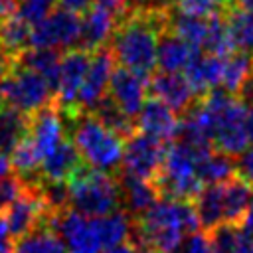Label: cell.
<instances>
[{"label": "cell", "instance_id": "obj_16", "mask_svg": "<svg viewBox=\"0 0 253 253\" xmlns=\"http://www.w3.org/2000/svg\"><path fill=\"white\" fill-rule=\"evenodd\" d=\"M198 51H200L198 47H194L192 43H188L186 40H182L178 34H174L164 26L158 34V43H156V67L160 71L182 73Z\"/></svg>", "mask_w": 253, "mask_h": 253}, {"label": "cell", "instance_id": "obj_3", "mask_svg": "<svg viewBox=\"0 0 253 253\" xmlns=\"http://www.w3.org/2000/svg\"><path fill=\"white\" fill-rule=\"evenodd\" d=\"M65 134L75 144L81 160L97 170L117 174L121 170L125 140L107 128L93 113L87 111H61Z\"/></svg>", "mask_w": 253, "mask_h": 253}, {"label": "cell", "instance_id": "obj_11", "mask_svg": "<svg viewBox=\"0 0 253 253\" xmlns=\"http://www.w3.org/2000/svg\"><path fill=\"white\" fill-rule=\"evenodd\" d=\"M89 59H91V51L81 49V47H73V49H67L65 53H61L57 83H55V91H53V101L57 103V107L61 111L77 109L75 101H77L79 87H81L87 67H89Z\"/></svg>", "mask_w": 253, "mask_h": 253}, {"label": "cell", "instance_id": "obj_47", "mask_svg": "<svg viewBox=\"0 0 253 253\" xmlns=\"http://www.w3.org/2000/svg\"><path fill=\"white\" fill-rule=\"evenodd\" d=\"M103 253H138V251H136L134 243L130 239H126V241H121V243H117L113 247H107Z\"/></svg>", "mask_w": 253, "mask_h": 253}, {"label": "cell", "instance_id": "obj_27", "mask_svg": "<svg viewBox=\"0 0 253 253\" xmlns=\"http://www.w3.org/2000/svg\"><path fill=\"white\" fill-rule=\"evenodd\" d=\"M95 227L101 239V247L107 249L128 239L132 229V215L126 210H115L107 215L95 217Z\"/></svg>", "mask_w": 253, "mask_h": 253}, {"label": "cell", "instance_id": "obj_14", "mask_svg": "<svg viewBox=\"0 0 253 253\" xmlns=\"http://www.w3.org/2000/svg\"><path fill=\"white\" fill-rule=\"evenodd\" d=\"M134 126L138 132L170 142L174 140L176 130H178V115L158 97L148 95L134 119Z\"/></svg>", "mask_w": 253, "mask_h": 253}, {"label": "cell", "instance_id": "obj_43", "mask_svg": "<svg viewBox=\"0 0 253 253\" xmlns=\"http://www.w3.org/2000/svg\"><path fill=\"white\" fill-rule=\"evenodd\" d=\"M233 253H253V235L239 231V233H237V243H235Z\"/></svg>", "mask_w": 253, "mask_h": 253}, {"label": "cell", "instance_id": "obj_36", "mask_svg": "<svg viewBox=\"0 0 253 253\" xmlns=\"http://www.w3.org/2000/svg\"><path fill=\"white\" fill-rule=\"evenodd\" d=\"M26 190V180L18 174H6L0 176V213H4Z\"/></svg>", "mask_w": 253, "mask_h": 253}, {"label": "cell", "instance_id": "obj_35", "mask_svg": "<svg viewBox=\"0 0 253 253\" xmlns=\"http://www.w3.org/2000/svg\"><path fill=\"white\" fill-rule=\"evenodd\" d=\"M57 6V0H20L18 4V16L28 22L30 26L42 22L45 16H49Z\"/></svg>", "mask_w": 253, "mask_h": 253}, {"label": "cell", "instance_id": "obj_26", "mask_svg": "<svg viewBox=\"0 0 253 253\" xmlns=\"http://www.w3.org/2000/svg\"><path fill=\"white\" fill-rule=\"evenodd\" d=\"M196 174L202 184H221L227 178L235 176V158L211 148L198 158Z\"/></svg>", "mask_w": 253, "mask_h": 253}, {"label": "cell", "instance_id": "obj_51", "mask_svg": "<svg viewBox=\"0 0 253 253\" xmlns=\"http://www.w3.org/2000/svg\"><path fill=\"white\" fill-rule=\"evenodd\" d=\"M233 4H235V6H239V8H243V10H247V12H251V14H253V0H233Z\"/></svg>", "mask_w": 253, "mask_h": 253}, {"label": "cell", "instance_id": "obj_15", "mask_svg": "<svg viewBox=\"0 0 253 253\" xmlns=\"http://www.w3.org/2000/svg\"><path fill=\"white\" fill-rule=\"evenodd\" d=\"M81 14H83L81 16V36H79L77 47L95 51V49L107 45L115 32L117 16L111 10H107L95 2Z\"/></svg>", "mask_w": 253, "mask_h": 253}, {"label": "cell", "instance_id": "obj_52", "mask_svg": "<svg viewBox=\"0 0 253 253\" xmlns=\"http://www.w3.org/2000/svg\"><path fill=\"white\" fill-rule=\"evenodd\" d=\"M213 4H215V8H225L227 4H231L233 0H211Z\"/></svg>", "mask_w": 253, "mask_h": 253}, {"label": "cell", "instance_id": "obj_2", "mask_svg": "<svg viewBox=\"0 0 253 253\" xmlns=\"http://www.w3.org/2000/svg\"><path fill=\"white\" fill-rule=\"evenodd\" d=\"M198 229L200 221L190 200L162 198L132 217L128 239L148 253H170L186 233Z\"/></svg>", "mask_w": 253, "mask_h": 253}, {"label": "cell", "instance_id": "obj_49", "mask_svg": "<svg viewBox=\"0 0 253 253\" xmlns=\"http://www.w3.org/2000/svg\"><path fill=\"white\" fill-rule=\"evenodd\" d=\"M12 172V162H10V156L6 152L0 150V176H6Z\"/></svg>", "mask_w": 253, "mask_h": 253}, {"label": "cell", "instance_id": "obj_39", "mask_svg": "<svg viewBox=\"0 0 253 253\" xmlns=\"http://www.w3.org/2000/svg\"><path fill=\"white\" fill-rule=\"evenodd\" d=\"M176 6L182 12H188V14H194V16H208L213 10H217L211 0H178Z\"/></svg>", "mask_w": 253, "mask_h": 253}, {"label": "cell", "instance_id": "obj_46", "mask_svg": "<svg viewBox=\"0 0 253 253\" xmlns=\"http://www.w3.org/2000/svg\"><path fill=\"white\" fill-rule=\"evenodd\" d=\"M20 0H0V20H6L10 16H16Z\"/></svg>", "mask_w": 253, "mask_h": 253}, {"label": "cell", "instance_id": "obj_20", "mask_svg": "<svg viewBox=\"0 0 253 253\" xmlns=\"http://www.w3.org/2000/svg\"><path fill=\"white\" fill-rule=\"evenodd\" d=\"M59 61H61V51L53 49V47H32V45H28L26 49H22L16 55V65L40 73L49 83L51 91H55Z\"/></svg>", "mask_w": 253, "mask_h": 253}, {"label": "cell", "instance_id": "obj_13", "mask_svg": "<svg viewBox=\"0 0 253 253\" xmlns=\"http://www.w3.org/2000/svg\"><path fill=\"white\" fill-rule=\"evenodd\" d=\"M148 91L152 97H158L162 103H166L178 117L188 113L194 103L200 99L192 91L190 83L182 73H170V71H154L148 77Z\"/></svg>", "mask_w": 253, "mask_h": 253}, {"label": "cell", "instance_id": "obj_37", "mask_svg": "<svg viewBox=\"0 0 253 253\" xmlns=\"http://www.w3.org/2000/svg\"><path fill=\"white\" fill-rule=\"evenodd\" d=\"M210 251V237L204 231H192L182 237V241L170 253H208Z\"/></svg>", "mask_w": 253, "mask_h": 253}, {"label": "cell", "instance_id": "obj_19", "mask_svg": "<svg viewBox=\"0 0 253 253\" xmlns=\"http://www.w3.org/2000/svg\"><path fill=\"white\" fill-rule=\"evenodd\" d=\"M81 162L83 160H81L75 144L65 136L51 152H47L42 158L40 176L43 180H67Z\"/></svg>", "mask_w": 253, "mask_h": 253}, {"label": "cell", "instance_id": "obj_32", "mask_svg": "<svg viewBox=\"0 0 253 253\" xmlns=\"http://www.w3.org/2000/svg\"><path fill=\"white\" fill-rule=\"evenodd\" d=\"M30 32L32 26L24 22L18 14L0 20V47L16 57L22 49L30 45Z\"/></svg>", "mask_w": 253, "mask_h": 253}, {"label": "cell", "instance_id": "obj_30", "mask_svg": "<svg viewBox=\"0 0 253 253\" xmlns=\"http://www.w3.org/2000/svg\"><path fill=\"white\" fill-rule=\"evenodd\" d=\"M206 18H208V26H206L202 51L225 57L227 53L233 51V45H231V40H229V32H227V24H225L223 12L217 8L211 14H208Z\"/></svg>", "mask_w": 253, "mask_h": 253}, {"label": "cell", "instance_id": "obj_22", "mask_svg": "<svg viewBox=\"0 0 253 253\" xmlns=\"http://www.w3.org/2000/svg\"><path fill=\"white\" fill-rule=\"evenodd\" d=\"M219 10L223 12L233 49L253 55V14L235 6L233 2Z\"/></svg>", "mask_w": 253, "mask_h": 253}, {"label": "cell", "instance_id": "obj_33", "mask_svg": "<svg viewBox=\"0 0 253 253\" xmlns=\"http://www.w3.org/2000/svg\"><path fill=\"white\" fill-rule=\"evenodd\" d=\"M107 128H111L115 134H119L123 140H126L134 130H136V126H134V121L130 119V117H126L107 95L97 103V107L91 111Z\"/></svg>", "mask_w": 253, "mask_h": 253}, {"label": "cell", "instance_id": "obj_25", "mask_svg": "<svg viewBox=\"0 0 253 253\" xmlns=\"http://www.w3.org/2000/svg\"><path fill=\"white\" fill-rule=\"evenodd\" d=\"M223 186V223H233L239 227L241 217L251 202L253 190L237 176L221 182Z\"/></svg>", "mask_w": 253, "mask_h": 253}, {"label": "cell", "instance_id": "obj_1", "mask_svg": "<svg viewBox=\"0 0 253 253\" xmlns=\"http://www.w3.org/2000/svg\"><path fill=\"white\" fill-rule=\"evenodd\" d=\"M166 26V8L134 6L119 16L109 49L121 67L148 79L156 71L158 34Z\"/></svg>", "mask_w": 253, "mask_h": 253}, {"label": "cell", "instance_id": "obj_42", "mask_svg": "<svg viewBox=\"0 0 253 253\" xmlns=\"http://www.w3.org/2000/svg\"><path fill=\"white\" fill-rule=\"evenodd\" d=\"M16 67V57L12 53H8L6 49L0 47V81Z\"/></svg>", "mask_w": 253, "mask_h": 253}, {"label": "cell", "instance_id": "obj_17", "mask_svg": "<svg viewBox=\"0 0 253 253\" xmlns=\"http://www.w3.org/2000/svg\"><path fill=\"white\" fill-rule=\"evenodd\" d=\"M221 69H223V57L200 49L184 67L182 75L190 83L196 97H204L206 93L221 85Z\"/></svg>", "mask_w": 253, "mask_h": 253}, {"label": "cell", "instance_id": "obj_24", "mask_svg": "<svg viewBox=\"0 0 253 253\" xmlns=\"http://www.w3.org/2000/svg\"><path fill=\"white\" fill-rule=\"evenodd\" d=\"M30 132V115L0 105V150L10 154Z\"/></svg>", "mask_w": 253, "mask_h": 253}, {"label": "cell", "instance_id": "obj_23", "mask_svg": "<svg viewBox=\"0 0 253 253\" xmlns=\"http://www.w3.org/2000/svg\"><path fill=\"white\" fill-rule=\"evenodd\" d=\"M208 18L206 16H194L188 12H182L176 4L166 8V28L178 34L182 40L192 43L194 47L202 49L204 36H206Z\"/></svg>", "mask_w": 253, "mask_h": 253}, {"label": "cell", "instance_id": "obj_7", "mask_svg": "<svg viewBox=\"0 0 253 253\" xmlns=\"http://www.w3.org/2000/svg\"><path fill=\"white\" fill-rule=\"evenodd\" d=\"M79 36H81V14L67 8H57L42 22L32 26L30 45L67 51L77 47Z\"/></svg>", "mask_w": 253, "mask_h": 253}, {"label": "cell", "instance_id": "obj_8", "mask_svg": "<svg viewBox=\"0 0 253 253\" xmlns=\"http://www.w3.org/2000/svg\"><path fill=\"white\" fill-rule=\"evenodd\" d=\"M63 243L67 245L69 253H101V239L95 227V217H87L75 210H63L49 213L47 223Z\"/></svg>", "mask_w": 253, "mask_h": 253}, {"label": "cell", "instance_id": "obj_21", "mask_svg": "<svg viewBox=\"0 0 253 253\" xmlns=\"http://www.w3.org/2000/svg\"><path fill=\"white\" fill-rule=\"evenodd\" d=\"M194 210L200 221V227L213 229L223 223V186L221 184H204L194 196Z\"/></svg>", "mask_w": 253, "mask_h": 253}, {"label": "cell", "instance_id": "obj_40", "mask_svg": "<svg viewBox=\"0 0 253 253\" xmlns=\"http://www.w3.org/2000/svg\"><path fill=\"white\" fill-rule=\"evenodd\" d=\"M12 251H14V235L10 233L4 213H0V253H12Z\"/></svg>", "mask_w": 253, "mask_h": 253}, {"label": "cell", "instance_id": "obj_28", "mask_svg": "<svg viewBox=\"0 0 253 253\" xmlns=\"http://www.w3.org/2000/svg\"><path fill=\"white\" fill-rule=\"evenodd\" d=\"M12 253H69L63 239L49 229L47 225H40L30 233L18 237Z\"/></svg>", "mask_w": 253, "mask_h": 253}, {"label": "cell", "instance_id": "obj_34", "mask_svg": "<svg viewBox=\"0 0 253 253\" xmlns=\"http://www.w3.org/2000/svg\"><path fill=\"white\" fill-rule=\"evenodd\" d=\"M239 227L233 223H219L210 229V251L208 253H233L237 243Z\"/></svg>", "mask_w": 253, "mask_h": 253}, {"label": "cell", "instance_id": "obj_44", "mask_svg": "<svg viewBox=\"0 0 253 253\" xmlns=\"http://www.w3.org/2000/svg\"><path fill=\"white\" fill-rule=\"evenodd\" d=\"M239 231L253 235V196H251V202H249V206H247V210H245V213H243V217H241Z\"/></svg>", "mask_w": 253, "mask_h": 253}, {"label": "cell", "instance_id": "obj_29", "mask_svg": "<svg viewBox=\"0 0 253 253\" xmlns=\"http://www.w3.org/2000/svg\"><path fill=\"white\" fill-rule=\"evenodd\" d=\"M251 73H253V55H249L245 51L233 49L231 53H227L223 57L221 85L219 87H223L227 93H231V95L237 97L239 89L251 77Z\"/></svg>", "mask_w": 253, "mask_h": 253}, {"label": "cell", "instance_id": "obj_45", "mask_svg": "<svg viewBox=\"0 0 253 253\" xmlns=\"http://www.w3.org/2000/svg\"><path fill=\"white\" fill-rule=\"evenodd\" d=\"M59 4H61V8H67V10H73V12H85L91 4H93V0H57Z\"/></svg>", "mask_w": 253, "mask_h": 253}, {"label": "cell", "instance_id": "obj_41", "mask_svg": "<svg viewBox=\"0 0 253 253\" xmlns=\"http://www.w3.org/2000/svg\"><path fill=\"white\" fill-rule=\"evenodd\" d=\"M95 4H99V6L107 8V10H111V12L117 16V20H119L121 14H125L128 8L134 6V0H95Z\"/></svg>", "mask_w": 253, "mask_h": 253}, {"label": "cell", "instance_id": "obj_5", "mask_svg": "<svg viewBox=\"0 0 253 253\" xmlns=\"http://www.w3.org/2000/svg\"><path fill=\"white\" fill-rule=\"evenodd\" d=\"M210 152V150H208ZM206 152H198L192 146L170 140L162 158V164L152 178L160 198L172 200H190L204 186L196 174V162Z\"/></svg>", "mask_w": 253, "mask_h": 253}, {"label": "cell", "instance_id": "obj_6", "mask_svg": "<svg viewBox=\"0 0 253 253\" xmlns=\"http://www.w3.org/2000/svg\"><path fill=\"white\" fill-rule=\"evenodd\" d=\"M51 101L53 91L49 83L32 69L16 65L0 81V105H8L26 115H32Z\"/></svg>", "mask_w": 253, "mask_h": 253}, {"label": "cell", "instance_id": "obj_10", "mask_svg": "<svg viewBox=\"0 0 253 253\" xmlns=\"http://www.w3.org/2000/svg\"><path fill=\"white\" fill-rule=\"evenodd\" d=\"M115 63L117 61H115L113 51L109 49V45H103V47L91 51L89 67H87L85 79L79 87L77 101H75V107L79 111L91 113L97 107V103L107 95V87H109Z\"/></svg>", "mask_w": 253, "mask_h": 253}, {"label": "cell", "instance_id": "obj_12", "mask_svg": "<svg viewBox=\"0 0 253 253\" xmlns=\"http://www.w3.org/2000/svg\"><path fill=\"white\" fill-rule=\"evenodd\" d=\"M107 97L132 121L136 119L144 99L148 97V79L132 73L130 69L125 67H115L109 87H107Z\"/></svg>", "mask_w": 253, "mask_h": 253}, {"label": "cell", "instance_id": "obj_18", "mask_svg": "<svg viewBox=\"0 0 253 253\" xmlns=\"http://www.w3.org/2000/svg\"><path fill=\"white\" fill-rule=\"evenodd\" d=\"M117 176H119V186H121V204L132 217L146 211L160 198L152 180L130 176L125 172H117Z\"/></svg>", "mask_w": 253, "mask_h": 253}, {"label": "cell", "instance_id": "obj_48", "mask_svg": "<svg viewBox=\"0 0 253 253\" xmlns=\"http://www.w3.org/2000/svg\"><path fill=\"white\" fill-rule=\"evenodd\" d=\"M178 0H134V6H146V8H168L174 6ZM132 6V8H134Z\"/></svg>", "mask_w": 253, "mask_h": 253}, {"label": "cell", "instance_id": "obj_38", "mask_svg": "<svg viewBox=\"0 0 253 253\" xmlns=\"http://www.w3.org/2000/svg\"><path fill=\"white\" fill-rule=\"evenodd\" d=\"M235 176L253 190V146L235 156Z\"/></svg>", "mask_w": 253, "mask_h": 253}, {"label": "cell", "instance_id": "obj_31", "mask_svg": "<svg viewBox=\"0 0 253 253\" xmlns=\"http://www.w3.org/2000/svg\"><path fill=\"white\" fill-rule=\"evenodd\" d=\"M10 162L12 168L16 170V174L20 178H24L26 182H36L40 180V164H42V156L36 148V144L32 142L30 136H26L12 152H10Z\"/></svg>", "mask_w": 253, "mask_h": 253}, {"label": "cell", "instance_id": "obj_9", "mask_svg": "<svg viewBox=\"0 0 253 253\" xmlns=\"http://www.w3.org/2000/svg\"><path fill=\"white\" fill-rule=\"evenodd\" d=\"M166 146L168 142L134 130L125 140V152H123V162L119 172L152 180L162 164Z\"/></svg>", "mask_w": 253, "mask_h": 253}, {"label": "cell", "instance_id": "obj_4", "mask_svg": "<svg viewBox=\"0 0 253 253\" xmlns=\"http://www.w3.org/2000/svg\"><path fill=\"white\" fill-rule=\"evenodd\" d=\"M65 182L69 186V206L87 217L107 215L121 206L117 174L103 172L81 162Z\"/></svg>", "mask_w": 253, "mask_h": 253}, {"label": "cell", "instance_id": "obj_50", "mask_svg": "<svg viewBox=\"0 0 253 253\" xmlns=\"http://www.w3.org/2000/svg\"><path fill=\"white\" fill-rule=\"evenodd\" d=\"M245 128H247V136L249 142H253V103L247 105V119H245Z\"/></svg>", "mask_w": 253, "mask_h": 253}]
</instances>
